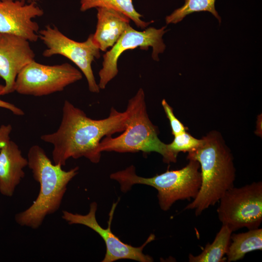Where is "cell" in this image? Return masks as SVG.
I'll use <instances>...</instances> for the list:
<instances>
[{
  "instance_id": "8",
  "label": "cell",
  "mask_w": 262,
  "mask_h": 262,
  "mask_svg": "<svg viewBox=\"0 0 262 262\" xmlns=\"http://www.w3.org/2000/svg\"><path fill=\"white\" fill-rule=\"evenodd\" d=\"M40 38L46 46L43 55L49 57L62 55L75 64L85 76L89 91L98 93L100 89L97 83L92 68L95 59L100 57V49L93 39V34L83 42H80L68 38L55 26L47 25L39 31Z\"/></svg>"
},
{
  "instance_id": "14",
  "label": "cell",
  "mask_w": 262,
  "mask_h": 262,
  "mask_svg": "<svg viewBox=\"0 0 262 262\" xmlns=\"http://www.w3.org/2000/svg\"><path fill=\"white\" fill-rule=\"evenodd\" d=\"M97 24L93 39L100 50L112 47L130 26V18L118 11L97 8Z\"/></svg>"
},
{
  "instance_id": "21",
  "label": "cell",
  "mask_w": 262,
  "mask_h": 262,
  "mask_svg": "<svg viewBox=\"0 0 262 262\" xmlns=\"http://www.w3.org/2000/svg\"><path fill=\"white\" fill-rule=\"evenodd\" d=\"M12 130L10 124L0 126V150L10 140V134Z\"/></svg>"
},
{
  "instance_id": "19",
  "label": "cell",
  "mask_w": 262,
  "mask_h": 262,
  "mask_svg": "<svg viewBox=\"0 0 262 262\" xmlns=\"http://www.w3.org/2000/svg\"><path fill=\"white\" fill-rule=\"evenodd\" d=\"M201 139H196L186 131L174 136L173 141L168 144L170 149L176 154L180 152H189L197 147Z\"/></svg>"
},
{
  "instance_id": "17",
  "label": "cell",
  "mask_w": 262,
  "mask_h": 262,
  "mask_svg": "<svg viewBox=\"0 0 262 262\" xmlns=\"http://www.w3.org/2000/svg\"><path fill=\"white\" fill-rule=\"evenodd\" d=\"M80 10L86 11L93 8L105 7L120 12L128 16L141 29L146 28L152 22H145L142 16L135 9L132 0H81Z\"/></svg>"
},
{
  "instance_id": "18",
  "label": "cell",
  "mask_w": 262,
  "mask_h": 262,
  "mask_svg": "<svg viewBox=\"0 0 262 262\" xmlns=\"http://www.w3.org/2000/svg\"><path fill=\"white\" fill-rule=\"evenodd\" d=\"M215 0H185L183 5L166 17V23L167 24H176L193 13L208 11L212 14L220 23L221 18L215 10Z\"/></svg>"
},
{
  "instance_id": "2",
  "label": "cell",
  "mask_w": 262,
  "mask_h": 262,
  "mask_svg": "<svg viewBox=\"0 0 262 262\" xmlns=\"http://www.w3.org/2000/svg\"><path fill=\"white\" fill-rule=\"evenodd\" d=\"M187 159L199 163L201 183L197 196L184 209L193 210L198 216L234 186L233 158L221 135L214 131L201 139L199 145L188 152Z\"/></svg>"
},
{
  "instance_id": "5",
  "label": "cell",
  "mask_w": 262,
  "mask_h": 262,
  "mask_svg": "<svg viewBox=\"0 0 262 262\" xmlns=\"http://www.w3.org/2000/svg\"><path fill=\"white\" fill-rule=\"evenodd\" d=\"M199 163L190 160L183 168L166 170L151 178L137 175L135 167L131 165L126 169L110 175L111 179L117 181L123 192L130 190L136 184L152 186L158 191L159 206L163 211H168L179 200H190L197 196L201 183Z\"/></svg>"
},
{
  "instance_id": "12",
  "label": "cell",
  "mask_w": 262,
  "mask_h": 262,
  "mask_svg": "<svg viewBox=\"0 0 262 262\" xmlns=\"http://www.w3.org/2000/svg\"><path fill=\"white\" fill-rule=\"evenodd\" d=\"M29 41L15 34L0 32V77L5 82L2 96L15 91L16 78L34 60Z\"/></svg>"
},
{
  "instance_id": "16",
  "label": "cell",
  "mask_w": 262,
  "mask_h": 262,
  "mask_svg": "<svg viewBox=\"0 0 262 262\" xmlns=\"http://www.w3.org/2000/svg\"><path fill=\"white\" fill-rule=\"evenodd\" d=\"M232 231L227 226L222 225L213 241L208 244L198 255L189 254V262H223L230 242Z\"/></svg>"
},
{
  "instance_id": "1",
  "label": "cell",
  "mask_w": 262,
  "mask_h": 262,
  "mask_svg": "<svg viewBox=\"0 0 262 262\" xmlns=\"http://www.w3.org/2000/svg\"><path fill=\"white\" fill-rule=\"evenodd\" d=\"M128 123V114L114 107L106 118L94 119L69 101H64L60 125L55 132L41 136V139L53 145L52 152L54 164H66L70 158L84 157L97 164L100 160L101 140L105 136L122 132Z\"/></svg>"
},
{
  "instance_id": "3",
  "label": "cell",
  "mask_w": 262,
  "mask_h": 262,
  "mask_svg": "<svg viewBox=\"0 0 262 262\" xmlns=\"http://www.w3.org/2000/svg\"><path fill=\"white\" fill-rule=\"evenodd\" d=\"M28 165L34 180L40 184L38 195L26 210L16 214L15 220L21 226L36 229L46 216L60 208L69 182L78 173L76 166L65 171L52 164L45 150L38 145L32 146L28 153Z\"/></svg>"
},
{
  "instance_id": "22",
  "label": "cell",
  "mask_w": 262,
  "mask_h": 262,
  "mask_svg": "<svg viewBox=\"0 0 262 262\" xmlns=\"http://www.w3.org/2000/svg\"><path fill=\"white\" fill-rule=\"evenodd\" d=\"M4 88V85L0 84V96H2V93ZM0 107L6 109L11 111L16 115H23L24 112L12 103L3 101L0 98Z\"/></svg>"
},
{
  "instance_id": "4",
  "label": "cell",
  "mask_w": 262,
  "mask_h": 262,
  "mask_svg": "<svg viewBox=\"0 0 262 262\" xmlns=\"http://www.w3.org/2000/svg\"><path fill=\"white\" fill-rule=\"evenodd\" d=\"M126 111L128 114L126 129L115 137L112 135L104 137L99 143V151L155 152L162 156L164 163H176L178 155L170 149L168 144L160 140L158 128L149 118L142 88L129 99Z\"/></svg>"
},
{
  "instance_id": "7",
  "label": "cell",
  "mask_w": 262,
  "mask_h": 262,
  "mask_svg": "<svg viewBox=\"0 0 262 262\" xmlns=\"http://www.w3.org/2000/svg\"><path fill=\"white\" fill-rule=\"evenodd\" d=\"M82 78V73L67 63L49 66L33 60L17 75L15 91L25 95L46 96L62 91Z\"/></svg>"
},
{
  "instance_id": "20",
  "label": "cell",
  "mask_w": 262,
  "mask_h": 262,
  "mask_svg": "<svg viewBox=\"0 0 262 262\" xmlns=\"http://www.w3.org/2000/svg\"><path fill=\"white\" fill-rule=\"evenodd\" d=\"M162 105L164 112L168 119L172 131V134L175 136L182 132L186 131V128L175 116L172 108L168 104L166 101L163 99Z\"/></svg>"
},
{
  "instance_id": "6",
  "label": "cell",
  "mask_w": 262,
  "mask_h": 262,
  "mask_svg": "<svg viewBox=\"0 0 262 262\" xmlns=\"http://www.w3.org/2000/svg\"><path fill=\"white\" fill-rule=\"evenodd\" d=\"M218 217L232 231L257 229L262 222V182L231 187L220 199Z\"/></svg>"
},
{
  "instance_id": "23",
  "label": "cell",
  "mask_w": 262,
  "mask_h": 262,
  "mask_svg": "<svg viewBox=\"0 0 262 262\" xmlns=\"http://www.w3.org/2000/svg\"><path fill=\"white\" fill-rule=\"evenodd\" d=\"M30 1H35V2H36V1H39L40 0H29Z\"/></svg>"
},
{
  "instance_id": "9",
  "label": "cell",
  "mask_w": 262,
  "mask_h": 262,
  "mask_svg": "<svg viewBox=\"0 0 262 262\" xmlns=\"http://www.w3.org/2000/svg\"><path fill=\"white\" fill-rule=\"evenodd\" d=\"M166 26L157 29L149 27L143 31L134 30L130 25L127 28L112 49L103 55L102 67L98 72V87L104 89L118 73L117 61L121 54L128 49L140 48L147 50L152 48V57L159 61L158 55L163 53L165 45L162 39L167 32Z\"/></svg>"
},
{
  "instance_id": "11",
  "label": "cell",
  "mask_w": 262,
  "mask_h": 262,
  "mask_svg": "<svg viewBox=\"0 0 262 262\" xmlns=\"http://www.w3.org/2000/svg\"><path fill=\"white\" fill-rule=\"evenodd\" d=\"M44 15L36 2L0 0V32L21 36L29 42L39 38V25L33 20Z\"/></svg>"
},
{
  "instance_id": "13",
  "label": "cell",
  "mask_w": 262,
  "mask_h": 262,
  "mask_svg": "<svg viewBox=\"0 0 262 262\" xmlns=\"http://www.w3.org/2000/svg\"><path fill=\"white\" fill-rule=\"evenodd\" d=\"M28 160L23 157L18 146L10 140L0 150V193L12 196L25 176L23 169Z\"/></svg>"
},
{
  "instance_id": "10",
  "label": "cell",
  "mask_w": 262,
  "mask_h": 262,
  "mask_svg": "<svg viewBox=\"0 0 262 262\" xmlns=\"http://www.w3.org/2000/svg\"><path fill=\"white\" fill-rule=\"evenodd\" d=\"M117 202L113 204L109 214L108 227L106 229L101 227L98 223L96 213L97 204L91 203L89 213L85 215L73 213L63 211L62 218L69 224H81L86 226L97 232L104 240L106 247V252L102 262H113L121 259H131L140 262H151L153 258L143 253L144 247L155 239L151 234L144 244L140 247H134L123 243L111 231V225L114 211Z\"/></svg>"
},
{
  "instance_id": "15",
  "label": "cell",
  "mask_w": 262,
  "mask_h": 262,
  "mask_svg": "<svg viewBox=\"0 0 262 262\" xmlns=\"http://www.w3.org/2000/svg\"><path fill=\"white\" fill-rule=\"evenodd\" d=\"M262 249V229H249L245 232L232 233L226 254L228 262L242 259L250 252Z\"/></svg>"
}]
</instances>
